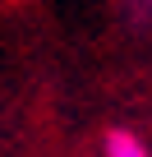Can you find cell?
I'll use <instances>...</instances> for the list:
<instances>
[{"instance_id": "obj_1", "label": "cell", "mask_w": 152, "mask_h": 157, "mask_svg": "<svg viewBox=\"0 0 152 157\" xmlns=\"http://www.w3.org/2000/svg\"><path fill=\"white\" fill-rule=\"evenodd\" d=\"M106 157H147V148H143L134 134L115 129V134H111V143H106Z\"/></svg>"}]
</instances>
